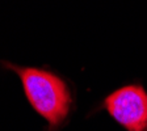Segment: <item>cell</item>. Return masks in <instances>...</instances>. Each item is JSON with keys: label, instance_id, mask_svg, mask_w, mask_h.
Listing matches in <instances>:
<instances>
[{"label": "cell", "instance_id": "cell-1", "mask_svg": "<svg viewBox=\"0 0 147 131\" xmlns=\"http://www.w3.org/2000/svg\"><path fill=\"white\" fill-rule=\"evenodd\" d=\"M21 79L28 101L41 117L55 127L63 122L71 109V92L67 84L53 72L33 67L3 63Z\"/></svg>", "mask_w": 147, "mask_h": 131}, {"label": "cell", "instance_id": "cell-2", "mask_svg": "<svg viewBox=\"0 0 147 131\" xmlns=\"http://www.w3.org/2000/svg\"><path fill=\"white\" fill-rule=\"evenodd\" d=\"M108 113L127 131L147 130V92L142 85H126L105 98Z\"/></svg>", "mask_w": 147, "mask_h": 131}]
</instances>
